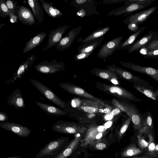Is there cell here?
I'll list each match as a JSON object with an SVG mask.
<instances>
[{"mask_svg":"<svg viewBox=\"0 0 158 158\" xmlns=\"http://www.w3.org/2000/svg\"><path fill=\"white\" fill-rule=\"evenodd\" d=\"M134 88L147 97L158 102V89H154L152 86L148 87L134 84Z\"/></svg>","mask_w":158,"mask_h":158,"instance_id":"cell-22","label":"cell"},{"mask_svg":"<svg viewBox=\"0 0 158 158\" xmlns=\"http://www.w3.org/2000/svg\"><path fill=\"white\" fill-rule=\"evenodd\" d=\"M147 134H148L149 138V140L148 142V153L150 155H153L155 151V144L154 142L153 138L152 135L149 133V132Z\"/></svg>","mask_w":158,"mask_h":158,"instance_id":"cell-30","label":"cell"},{"mask_svg":"<svg viewBox=\"0 0 158 158\" xmlns=\"http://www.w3.org/2000/svg\"><path fill=\"white\" fill-rule=\"evenodd\" d=\"M16 15L18 20L24 24L32 25L36 24L35 18L30 10L22 5H18Z\"/></svg>","mask_w":158,"mask_h":158,"instance_id":"cell-13","label":"cell"},{"mask_svg":"<svg viewBox=\"0 0 158 158\" xmlns=\"http://www.w3.org/2000/svg\"><path fill=\"white\" fill-rule=\"evenodd\" d=\"M111 81L113 84L115 85H117L118 84V81L115 79L114 78L112 79L111 80Z\"/></svg>","mask_w":158,"mask_h":158,"instance_id":"cell-48","label":"cell"},{"mask_svg":"<svg viewBox=\"0 0 158 158\" xmlns=\"http://www.w3.org/2000/svg\"><path fill=\"white\" fill-rule=\"evenodd\" d=\"M120 63L135 71L150 76L158 82V69L151 67L141 66L130 62L120 61Z\"/></svg>","mask_w":158,"mask_h":158,"instance_id":"cell-10","label":"cell"},{"mask_svg":"<svg viewBox=\"0 0 158 158\" xmlns=\"http://www.w3.org/2000/svg\"><path fill=\"white\" fill-rule=\"evenodd\" d=\"M155 151L158 152V144H157L155 147Z\"/></svg>","mask_w":158,"mask_h":158,"instance_id":"cell-52","label":"cell"},{"mask_svg":"<svg viewBox=\"0 0 158 158\" xmlns=\"http://www.w3.org/2000/svg\"><path fill=\"white\" fill-rule=\"evenodd\" d=\"M90 147L97 150H102L106 148V145L102 141H101L93 144Z\"/></svg>","mask_w":158,"mask_h":158,"instance_id":"cell-36","label":"cell"},{"mask_svg":"<svg viewBox=\"0 0 158 158\" xmlns=\"http://www.w3.org/2000/svg\"><path fill=\"white\" fill-rule=\"evenodd\" d=\"M99 75L101 77L104 79H107L109 77L108 74L104 72H100L99 73Z\"/></svg>","mask_w":158,"mask_h":158,"instance_id":"cell-43","label":"cell"},{"mask_svg":"<svg viewBox=\"0 0 158 158\" xmlns=\"http://www.w3.org/2000/svg\"><path fill=\"white\" fill-rule=\"evenodd\" d=\"M110 27L108 26L97 29L84 39L81 40V42L83 43L85 42L104 36L110 30Z\"/></svg>","mask_w":158,"mask_h":158,"instance_id":"cell-24","label":"cell"},{"mask_svg":"<svg viewBox=\"0 0 158 158\" xmlns=\"http://www.w3.org/2000/svg\"><path fill=\"white\" fill-rule=\"evenodd\" d=\"M9 20L12 23H17L18 22V16L16 15L11 12L9 16Z\"/></svg>","mask_w":158,"mask_h":158,"instance_id":"cell-39","label":"cell"},{"mask_svg":"<svg viewBox=\"0 0 158 158\" xmlns=\"http://www.w3.org/2000/svg\"><path fill=\"white\" fill-rule=\"evenodd\" d=\"M40 1L43 8L51 18L55 19L62 16V12L54 7L52 2H48L44 0H40Z\"/></svg>","mask_w":158,"mask_h":158,"instance_id":"cell-21","label":"cell"},{"mask_svg":"<svg viewBox=\"0 0 158 158\" xmlns=\"http://www.w3.org/2000/svg\"><path fill=\"white\" fill-rule=\"evenodd\" d=\"M11 11L8 8L5 1H0V16L2 18L9 17Z\"/></svg>","mask_w":158,"mask_h":158,"instance_id":"cell-27","label":"cell"},{"mask_svg":"<svg viewBox=\"0 0 158 158\" xmlns=\"http://www.w3.org/2000/svg\"><path fill=\"white\" fill-rule=\"evenodd\" d=\"M112 122L111 121H109L105 123L104 125L105 127L107 129L110 128L112 125Z\"/></svg>","mask_w":158,"mask_h":158,"instance_id":"cell-46","label":"cell"},{"mask_svg":"<svg viewBox=\"0 0 158 158\" xmlns=\"http://www.w3.org/2000/svg\"><path fill=\"white\" fill-rule=\"evenodd\" d=\"M142 151L136 147L135 143L131 144L127 147L121 153L123 157L133 156L141 153Z\"/></svg>","mask_w":158,"mask_h":158,"instance_id":"cell-25","label":"cell"},{"mask_svg":"<svg viewBox=\"0 0 158 158\" xmlns=\"http://www.w3.org/2000/svg\"><path fill=\"white\" fill-rule=\"evenodd\" d=\"M82 27H79L74 28L69 31L67 34L62 38L56 46L58 51H63L69 48L73 42L75 38L80 33Z\"/></svg>","mask_w":158,"mask_h":158,"instance_id":"cell-7","label":"cell"},{"mask_svg":"<svg viewBox=\"0 0 158 158\" xmlns=\"http://www.w3.org/2000/svg\"><path fill=\"white\" fill-rule=\"evenodd\" d=\"M5 1L6 6L11 12L16 15L18 3L15 0H7Z\"/></svg>","mask_w":158,"mask_h":158,"instance_id":"cell-32","label":"cell"},{"mask_svg":"<svg viewBox=\"0 0 158 158\" xmlns=\"http://www.w3.org/2000/svg\"><path fill=\"white\" fill-rule=\"evenodd\" d=\"M123 38L122 35L119 36L103 44L98 50L97 56L105 60L118 49Z\"/></svg>","mask_w":158,"mask_h":158,"instance_id":"cell-4","label":"cell"},{"mask_svg":"<svg viewBox=\"0 0 158 158\" xmlns=\"http://www.w3.org/2000/svg\"><path fill=\"white\" fill-rule=\"evenodd\" d=\"M82 137L80 134H76L73 139L61 152L52 158H67L78 147Z\"/></svg>","mask_w":158,"mask_h":158,"instance_id":"cell-15","label":"cell"},{"mask_svg":"<svg viewBox=\"0 0 158 158\" xmlns=\"http://www.w3.org/2000/svg\"><path fill=\"white\" fill-rule=\"evenodd\" d=\"M7 103L9 105L14 106L16 109L23 108L26 107L24 100L19 89L13 91L8 97Z\"/></svg>","mask_w":158,"mask_h":158,"instance_id":"cell-16","label":"cell"},{"mask_svg":"<svg viewBox=\"0 0 158 158\" xmlns=\"http://www.w3.org/2000/svg\"><path fill=\"white\" fill-rule=\"evenodd\" d=\"M35 102L42 110L49 115L59 116L65 114V112L64 111L55 106L38 101H35Z\"/></svg>","mask_w":158,"mask_h":158,"instance_id":"cell-20","label":"cell"},{"mask_svg":"<svg viewBox=\"0 0 158 158\" xmlns=\"http://www.w3.org/2000/svg\"><path fill=\"white\" fill-rule=\"evenodd\" d=\"M92 53L91 52L78 53L74 56L73 58L76 60H84L88 57L91 55Z\"/></svg>","mask_w":158,"mask_h":158,"instance_id":"cell-35","label":"cell"},{"mask_svg":"<svg viewBox=\"0 0 158 158\" xmlns=\"http://www.w3.org/2000/svg\"><path fill=\"white\" fill-rule=\"evenodd\" d=\"M131 118L128 119L121 128L118 134L119 138H121L127 130L130 123Z\"/></svg>","mask_w":158,"mask_h":158,"instance_id":"cell-37","label":"cell"},{"mask_svg":"<svg viewBox=\"0 0 158 158\" xmlns=\"http://www.w3.org/2000/svg\"><path fill=\"white\" fill-rule=\"evenodd\" d=\"M142 134L138 133L137 137L138 138V144L139 147L142 150H144L148 148V142H147L141 137Z\"/></svg>","mask_w":158,"mask_h":158,"instance_id":"cell-33","label":"cell"},{"mask_svg":"<svg viewBox=\"0 0 158 158\" xmlns=\"http://www.w3.org/2000/svg\"><path fill=\"white\" fill-rule=\"evenodd\" d=\"M72 106L74 107H75L76 106L75 102L74 100H73L72 101Z\"/></svg>","mask_w":158,"mask_h":158,"instance_id":"cell-51","label":"cell"},{"mask_svg":"<svg viewBox=\"0 0 158 158\" xmlns=\"http://www.w3.org/2000/svg\"><path fill=\"white\" fill-rule=\"evenodd\" d=\"M94 1L89 0H73L71 3L76 7H79L80 8L81 7H84L87 6L88 5H90L91 4L94 3Z\"/></svg>","mask_w":158,"mask_h":158,"instance_id":"cell-29","label":"cell"},{"mask_svg":"<svg viewBox=\"0 0 158 158\" xmlns=\"http://www.w3.org/2000/svg\"><path fill=\"white\" fill-rule=\"evenodd\" d=\"M156 0H126L124 3L125 5H128L132 3H135L140 5H150Z\"/></svg>","mask_w":158,"mask_h":158,"instance_id":"cell-31","label":"cell"},{"mask_svg":"<svg viewBox=\"0 0 158 158\" xmlns=\"http://www.w3.org/2000/svg\"><path fill=\"white\" fill-rule=\"evenodd\" d=\"M113 115L111 114H108L106 115L105 117V118L106 120H109L113 118Z\"/></svg>","mask_w":158,"mask_h":158,"instance_id":"cell-47","label":"cell"},{"mask_svg":"<svg viewBox=\"0 0 158 158\" xmlns=\"http://www.w3.org/2000/svg\"><path fill=\"white\" fill-rule=\"evenodd\" d=\"M105 38L104 36L85 42L77 48L78 53H92Z\"/></svg>","mask_w":158,"mask_h":158,"instance_id":"cell-17","label":"cell"},{"mask_svg":"<svg viewBox=\"0 0 158 158\" xmlns=\"http://www.w3.org/2000/svg\"><path fill=\"white\" fill-rule=\"evenodd\" d=\"M131 158H151L150 157H147V156H141V157H131Z\"/></svg>","mask_w":158,"mask_h":158,"instance_id":"cell-50","label":"cell"},{"mask_svg":"<svg viewBox=\"0 0 158 158\" xmlns=\"http://www.w3.org/2000/svg\"><path fill=\"white\" fill-rule=\"evenodd\" d=\"M157 8V6H155L138 13L131 14L124 20L123 23L127 25L134 23L139 25L147 20Z\"/></svg>","mask_w":158,"mask_h":158,"instance_id":"cell-5","label":"cell"},{"mask_svg":"<svg viewBox=\"0 0 158 158\" xmlns=\"http://www.w3.org/2000/svg\"><path fill=\"white\" fill-rule=\"evenodd\" d=\"M140 53L144 58L158 59V49L145 51L142 50L140 51Z\"/></svg>","mask_w":158,"mask_h":158,"instance_id":"cell-28","label":"cell"},{"mask_svg":"<svg viewBox=\"0 0 158 158\" xmlns=\"http://www.w3.org/2000/svg\"><path fill=\"white\" fill-rule=\"evenodd\" d=\"M83 110L85 112L89 113H93L95 111V109L94 108L89 106L84 107Z\"/></svg>","mask_w":158,"mask_h":158,"instance_id":"cell-42","label":"cell"},{"mask_svg":"<svg viewBox=\"0 0 158 158\" xmlns=\"http://www.w3.org/2000/svg\"><path fill=\"white\" fill-rule=\"evenodd\" d=\"M46 35L45 32H42L36 35L26 42L22 52L26 53L39 45Z\"/></svg>","mask_w":158,"mask_h":158,"instance_id":"cell-18","label":"cell"},{"mask_svg":"<svg viewBox=\"0 0 158 158\" xmlns=\"http://www.w3.org/2000/svg\"><path fill=\"white\" fill-rule=\"evenodd\" d=\"M37 56L32 54L29 56L20 65L13 74L12 77L5 83L9 84L14 83L18 79L20 78L32 66Z\"/></svg>","mask_w":158,"mask_h":158,"instance_id":"cell-9","label":"cell"},{"mask_svg":"<svg viewBox=\"0 0 158 158\" xmlns=\"http://www.w3.org/2000/svg\"><path fill=\"white\" fill-rule=\"evenodd\" d=\"M120 112V110L118 108H116L113 110L111 112V114L113 115H116L119 114Z\"/></svg>","mask_w":158,"mask_h":158,"instance_id":"cell-45","label":"cell"},{"mask_svg":"<svg viewBox=\"0 0 158 158\" xmlns=\"http://www.w3.org/2000/svg\"><path fill=\"white\" fill-rule=\"evenodd\" d=\"M147 51L158 49V38L152 41L149 44L142 48Z\"/></svg>","mask_w":158,"mask_h":158,"instance_id":"cell-34","label":"cell"},{"mask_svg":"<svg viewBox=\"0 0 158 158\" xmlns=\"http://www.w3.org/2000/svg\"><path fill=\"white\" fill-rule=\"evenodd\" d=\"M69 138L58 137L50 140L39 150L35 158H52L59 154L69 144Z\"/></svg>","mask_w":158,"mask_h":158,"instance_id":"cell-1","label":"cell"},{"mask_svg":"<svg viewBox=\"0 0 158 158\" xmlns=\"http://www.w3.org/2000/svg\"><path fill=\"white\" fill-rule=\"evenodd\" d=\"M127 28L130 30L134 32L138 31L140 28L139 25L134 23L129 24L127 25Z\"/></svg>","mask_w":158,"mask_h":158,"instance_id":"cell-38","label":"cell"},{"mask_svg":"<svg viewBox=\"0 0 158 158\" xmlns=\"http://www.w3.org/2000/svg\"><path fill=\"white\" fill-rule=\"evenodd\" d=\"M5 158H23V157H21L19 156H9Z\"/></svg>","mask_w":158,"mask_h":158,"instance_id":"cell-49","label":"cell"},{"mask_svg":"<svg viewBox=\"0 0 158 158\" xmlns=\"http://www.w3.org/2000/svg\"><path fill=\"white\" fill-rule=\"evenodd\" d=\"M0 127L21 137L28 136L30 135L31 132V129L27 127L14 122H0Z\"/></svg>","mask_w":158,"mask_h":158,"instance_id":"cell-6","label":"cell"},{"mask_svg":"<svg viewBox=\"0 0 158 158\" xmlns=\"http://www.w3.org/2000/svg\"><path fill=\"white\" fill-rule=\"evenodd\" d=\"M74 91L76 94H82L84 93V91L83 89L79 88H75L74 89Z\"/></svg>","mask_w":158,"mask_h":158,"instance_id":"cell-44","label":"cell"},{"mask_svg":"<svg viewBox=\"0 0 158 158\" xmlns=\"http://www.w3.org/2000/svg\"><path fill=\"white\" fill-rule=\"evenodd\" d=\"M69 27V26L65 25L51 30L48 34L47 45L43 48V51L44 52L54 46H55L60 41L63 35Z\"/></svg>","mask_w":158,"mask_h":158,"instance_id":"cell-8","label":"cell"},{"mask_svg":"<svg viewBox=\"0 0 158 158\" xmlns=\"http://www.w3.org/2000/svg\"><path fill=\"white\" fill-rule=\"evenodd\" d=\"M125 0H104L102 2L104 4H112L121 2L125 1Z\"/></svg>","mask_w":158,"mask_h":158,"instance_id":"cell-41","label":"cell"},{"mask_svg":"<svg viewBox=\"0 0 158 158\" xmlns=\"http://www.w3.org/2000/svg\"><path fill=\"white\" fill-rule=\"evenodd\" d=\"M54 131L60 133L77 134L83 132L82 130L77 129L76 127L71 126L64 121L57 120L52 126Z\"/></svg>","mask_w":158,"mask_h":158,"instance_id":"cell-14","label":"cell"},{"mask_svg":"<svg viewBox=\"0 0 158 158\" xmlns=\"http://www.w3.org/2000/svg\"><path fill=\"white\" fill-rule=\"evenodd\" d=\"M9 119L7 114L4 112L0 111V122H6Z\"/></svg>","mask_w":158,"mask_h":158,"instance_id":"cell-40","label":"cell"},{"mask_svg":"<svg viewBox=\"0 0 158 158\" xmlns=\"http://www.w3.org/2000/svg\"><path fill=\"white\" fill-rule=\"evenodd\" d=\"M158 38V32L150 31L148 33L133 44L128 49V52L131 53L138 51L149 44L152 40Z\"/></svg>","mask_w":158,"mask_h":158,"instance_id":"cell-11","label":"cell"},{"mask_svg":"<svg viewBox=\"0 0 158 158\" xmlns=\"http://www.w3.org/2000/svg\"><path fill=\"white\" fill-rule=\"evenodd\" d=\"M64 67L63 62H58L57 60L55 59L50 62L44 60L35 66L37 72L46 74L54 73L64 70Z\"/></svg>","mask_w":158,"mask_h":158,"instance_id":"cell-3","label":"cell"},{"mask_svg":"<svg viewBox=\"0 0 158 158\" xmlns=\"http://www.w3.org/2000/svg\"><path fill=\"white\" fill-rule=\"evenodd\" d=\"M28 3L31 8L35 18L38 23H42L44 20V14L43 7L38 0H28Z\"/></svg>","mask_w":158,"mask_h":158,"instance_id":"cell-19","label":"cell"},{"mask_svg":"<svg viewBox=\"0 0 158 158\" xmlns=\"http://www.w3.org/2000/svg\"><path fill=\"white\" fill-rule=\"evenodd\" d=\"M30 83L46 98L60 107L64 109L65 103L50 88L36 79H30Z\"/></svg>","mask_w":158,"mask_h":158,"instance_id":"cell-2","label":"cell"},{"mask_svg":"<svg viewBox=\"0 0 158 158\" xmlns=\"http://www.w3.org/2000/svg\"><path fill=\"white\" fill-rule=\"evenodd\" d=\"M143 119V126L148 127L151 131L153 128V116L151 112L148 111L144 115Z\"/></svg>","mask_w":158,"mask_h":158,"instance_id":"cell-26","label":"cell"},{"mask_svg":"<svg viewBox=\"0 0 158 158\" xmlns=\"http://www.w3.org/2000/svg\"><path fill=\"white\" fill-rule=\"evenodd\" d=\"M148 6L147 5H140L135 3L125 5L121 7L112 10L107 15L118 16L124 14L131 15L134 12L145 8Z\"/></svg>","mask_w":158,"mask_h":158,"instance_id":"cell-12","label":"cell"},{"mask_svg":"<svg viewBox=\"0 0 158 158\" xmlns=\"http://www.w3.org/2000/svg\"><path fill=\"white\" fill-rule=\"evenodd\" d=\"M146 28V27H141L138 31L131 35L126 40L121 43L118 49L121 50L127 48L128 49L133 44L138 35Z\"/></svg>","mask_w":158,"mask_h":158,"instance_id":"cell-23","label":"cell"}]
</instances>
